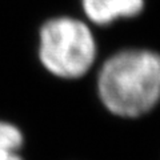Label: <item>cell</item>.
I'll return each mask as SVG.
<instances>
[{
    "label": "cell",
    "mask_w": 160,
    "mask_h": 160,
    "mask_svg": "<svg viewBox=\"0 0 160 160\" xmlns=\"http://www.w3.org/2000/svg\"><path fill=\"white\" fill-rule=\"evenodd\" d=\"M98 92L109 112L139 118L160 102V53L126 49L112 55L100 68Z\"/></svg>",
    "instance_id": "1"
},
{
    "label": "cell",
    "mask_w": 160,
    "mask_h": 160,
    "mask_svg": "<svg viewBox=\"0 0 160 160\" xmlns=\"http://www.w3.org/2000/svg\"><path fill=\"white\" fill-rule=\"evenodd\" d=\"M39 58L47 71L64 79L86 75L96 59V40L84 22L55 18L40 29Z\"/></svg>",
    "instance_id": "2"
},
{
    "label": "cell",
    "mask_w": 160,
    "mask_h": 160,
    "mask_svg": "<svg viewBox=\"0 0 160 160\" xmlns=\"http://www.w3.org/2000/svg\"><path fill=\"white\" fill-rule=\"evenodd\" d=\"M82 6L92 23L107 26L116 19L139 15L144 7V0H82Z\"/></svg>",
    "instance_id": "3"
},
{
    "label": "cell",
    "mask_w": 160,
    "mask_h": 160,
    "mask_svg": "<svg viewBox=\"0 0 160 160\" xmlns=\"http://www.w3.org/2000/svg\"><path fill=\"white\" fill-rule=\"evenodd\" d=\"M23 146L20 129L7 122H0V160H23L19 149Z\"/></svg>",
    "instance_id": "4"
}]
</instances>
